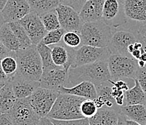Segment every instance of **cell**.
Here are the masks:
<instances>
[{
  "label": "cell",
  "mask_w": 146,
  "mask_h": 125,
  "mask_svg": "<svg viewBox=\"0 0 146 125\" xmlns=\"http://www.w3.org/2000/svg\"><path fill=\"white\" fill-rule=\"evenodd\" d=\"M111 80L107 60L71 67L68 70V80L66 88H71L82 82H90L96 87L108 82Z\"/></svg>",
  "instance_id": "6da1fadb"
},
{
  "label": "cell",
  "mask_w": 146,
  "mask_h": 125,
  "mask_svg": "<svg viewBox=\"0 0 146 125\" xmlns=\"http://www.w3.org/2000/svg\"><path fill=\"white\" fill-rule=\"evenodd\" d=\"M18 72L23 77L33 81H39L43 73V65L36 45L15 51Z\"/></svg>",
  "instance_id": "7a4b0ae2"
},
{
  "label": "cell",
  "mask_w": 146,
  "mask_h": 125,
  "mask_svg": "<svg viewBox=\"0 0 146 125\" xmlns=\"http://www.w3.org/2000/svg\"><path fill=\"white\" fill-rule=\"evenodd\" d=\"M85 99L74 95L60 93L47 117L63 121L84 119V117L81 112V104Z\"/></svg>",
  "instance_id": "3957f363"
},
{
  "label": "cell",
  "mask_w": 146,
  "mask_h": 125,
  "mask_svg": "<svg viewBox=\"0 0 146 125\" xmlns=\"http://www.w3.org/2000/svg\"><path fill=\"white\" fill-rule=\"evenodd\" d=\"M82 45L106 48L111 41L113 31L103 20L84 23L80 31Z\"/></svg>",
  "instance_id": "277c9868"
},
{
  "label": "cell",
  "mask_w": 146,
  "mask_h": 125,
  "mask_svg": "<svg viewBox=\"0 0 146 125\" xmlns=\"http://www.w3.org/2000/svg\"><path fill=\"white\" fill-rule=\"evenodd\" d=\"M111 80L136 79L139 66L137 60L133 57L111 54L108 60Z\"/></svg>",
  "instance_id": "5b68a950"
},
{
  "label": "cell",
  "mask_w": 146,
  "mask_h": 125,
  "mask_svg": "<svg viewBox=\"0 0 146 125\" xmlns=\"http://www.w3.org/2000/svg\"><path fill=\"white\" fill-rule=\"evenodd\" d=\"M102 20L112 28L113 32L118 30L129 31L121 0H105Z\"/></svg>",
  "instance_id": "8992f818"
},
{
  "label": "cell",
  "mask_w": 146,
  "mask_h": 125,
  "mask_svg": "<svg viewBox=\"0 0 146 125\" xmlns=\"http://www.w3.org/2000/svg\"><path fill=\"white\" fill-rule=\"evenodd\" d=\"M7 114L14 125L39 124L41 119L31 104L29 97L18 98Z\"/></svg>",
  "instance_id": "52a82bcc"
},
{
  "label": "cell",
  "mask_w": 146,
  "mask_h": 125,
  "mask_svg": "<svg viewBox=\"0 0 146 125\" xmlns=\"http://www.w3.org/2000/svg\"><path fill=\"white\" fill-rule=\"evenodd\" d=\"M129 31L137 32L146 23V0H121Z\"/></svg>",
  "instance_id": "ba28073f"
},
{
  "label": "cell",
  "mask_w": 146,
  "mask_h": 125,
  "mask_svg": "<svg viewBox=\"0 0 146 125\" xmlns=\"http://www.w3.org/2000/svg\"><path fill=\"white\" fill-rule=\"evenodd\" d=\"M60 92L39 87L29 96L31 104L41 119L47 117L58 98Z\"/></svg>",
  "instance_id": "9c48e42d"
},
{
  "label": "cell",
  "mask_w": 146,
  "mask_h": 125,
  "mask_svg": "<svg viewBox=\"0 0 146 125\" xmlns=\"http://www.w3.org/2000/svg\"><path fill=\"white\" fill-rule=\"evenodd\" d=\"M111 54V52L108 47L100 48L88 45H82L76 50L75 59L71 67L92 64L101 60L108 61Z\"/></svg>",
  "instance_id": "30bf717a"
},
{
  "label": "cell",
  "mask_w": 146,
  "mask_h": 125,
  "mask_svg": "<svg viewBox=\"0 0 146 125\" xmlns=\"http://www.w3.org/2000/svg\"><path fill=\"white\" fill-rule=\"evenodd\" d=\"M137 41H139V33L137 32L118 30L113 33L108 48H109L111 54L132 57L128 52V47L130 44H133Z\"/></svg>",
  "instance_id": "8fae6325"
},
{
  "label": "cell",
  "mask_w": 146,
  "mask_h": 125,
  "mask_svg": "<svg viewBox=\"0 0 146 125\" xmlns=\"http://www.w3.org/2000/svg\"><path fill=\"white\" fill-rule=\"evenodd\" d=\"M19 22L26 31L34 45L39 44L48 33L42 23L41 17L33 12H31Z\"/></svg>",
  "instance_id": "7c38bea8"
},
{
  "label": "cell",
  "mask_w": 146,
  "mask_h": 125,
  "mask_svg": "<svg viewBox=\"0 0 146 125\" xmlns=\"http://www.w3.org/2000/svg\"><path fill=\"white\" fill-rule=\"evenodd\" d=\"M58 15L61 27L66 32L75 31L80 33L81 29L84 25V22L79 12L71 8V7L60 5L55 9Z\"/></svg>",
  "instance_id": "4fadbf2b"
},
{
  "label": "cell",
  "mask_w": 146,
  "mask_h": 125,
  "mask_svg": "<svg viewBox=\"0 0 146 125\" xmlns=\"http://www.w3.org/2000/svg\"><path fill=\"white\" fill-rule=\"evenodd\" d=\"M68 80V72L58 67L53 69H43L39 82L42 88L58 91L61 87L67 86Z\"/></svg>",
  "instance_id": "5bb4252c"
},
{
  "label": "cell",
  "mask_w": 146,
  "mask_h": 125,
  "mask_svg": "<svg viewBox=\"0 0 146 125\" xmlns=\"http://www.w3.org/2000/svg\"><path fill=\"white\" fill-rule=\"evenodd\" d=\"M31 12L26 0H8L2 13L6 23L18 22Z\"/></svg>",
  "instance_id": "9a60e30c"
},
{
  "label": "cell",
  "mask_w": 146,
  "mask_h": 125,
  "mask_svg": "<svg viewBox=\"0 0 146 125\" xmlns=\"http://www.w3.org/2000/svg\"><path fill=\"white\" fill-rule=\"evenodd\" d=\"M51 48L52 60L55 65L68 72L74 64L76 49L67 46L62 41L58 44L52 45Z\"/></svg>",
  "instance_id": "2e32d148"
},
{
  "label": "cell",
  "mask_w": 146,
  "mask_h": 125,
  "mask_svg": "<svg viewBox=\"0 0 146 125\" xmlns=\"http://www.w3.org/2000/svg\"><path fill=\"white\" fill-rule=\"evenodd\" d=\"M10 80L17 98H28L40 87L39 81H33L26 79L18 72L10 78Z\"/></svg>",
  "instance_id": "e0dca14e"
},
{
  "label": "cell",
  "mask_w": 146,
  "mask_h": 125,
  "mask_svg": "<svg viewBox=\"0 0 146 125\" xmlns=\"http://www.w3.org/2000/svg\"><path fill=\"white\" fill-rule=\"evenodd\" d=\"M58 91L60 93L74 95L86 99L95 100L98 98L96 86L92 82L86 81L80 82L71 88L61 87Z\"/></svg>",
  "instance_id": "ac0fdd59"
},
{
  "label": "cell",
  "mask_w": 146,
  "mask_h": 125,
  "mask_svg": "<svg viewBox=\"0 0 146 125\" xmlns=\"http://www.w3.org/2000/svg\"><path fill=\"white\" fill-rule=\"evenodd\" d=\"M105 0H87L79 13L84 23L102 20Z\"/></svg>",
  "instance_id": "d6986e66"
},
{
  "label": "cell",
  "mask_w": 146,
  "mask_h": 125,
  "mask_svg": "<svg viewBox=\"0 0 146 125\" xmlns=\"http://www.w3.org/2000/svg\"><path fill=\"white\" fill-rule=\"evenodd\" d=\"M119 116V109L104 106L98 109L97 114L89 119V122L90 125H117Z\"/></svg>",
  "instance_id": "ffe728a7"
},
{
  "label": "cell",
  "mask_w": 146,
  "mask_h": 125,
  "mask_svg": "<svg viewBox=\"0 0 146 125\" xmlns=\"http://www.w3.org/2000/svg\"><path fill=\"white\" fill-rule=\"evenodd\" d=\"M119 112L127 119L140 124L146 125V105L136 104L119 106Z\"/></svg>",
  "instance_id": "44dd1931"
},
{
  "label": "cell",
  "mask_w": 146,
  "mask_h": 125,
  "mask_svg": "<svg viewBox=\"0 0 146 125\" xmlns=\"http://www.w3.org/2000/svg\"><path fill=\"white\" fill-rule=\"evenodd\" d=\"M17 99L10 80L0 89V111L2 114H7L16 102Z\"/></svg>",
  "instance_id": "7402d4cb"
},
{
  "label": "cell",
  "mask_w": 146,
  "mask_h": 125,
  "mask_svg": "<svg viewBox=\"0 0 146 125\" xmlns=\"http://www.w3.org/2000/svg\"><path fill=\"white\" fill-rule=\"evenodd\" d=\"M135 85L124 93V106L136 104L146 105V93L143 91L140 83L135 79Z\"/></svg>",
  "instance_id": "603a6c76"
},
{
  "label": "cell",
  "mask_w": 146,
  "mask_h": 125,
  "mask_svg": "<svg viewBox=\"0 0 146 125\" xmlns=\"http://www.w3.org/2000/svg\"><path fill=\"white\" fill-rule=\"evenodd\" d=\"M31 12L39 16H42L50 12L54 11L60 5V0H26Z\"/></svg>",
  "instance_id": "cb8c5ba5"
},
{
  "label": "cell",
  "mask_w": 146,
  "mask_h": 125,
  "mask_svg": "<svg viewBox=\"0 0 146 125\" xmlns=\"http://www.w3.org/2000/svg\"><path fill=\"white\" fill-rule=\"evenodd\" d=\"M0 41L10 51H17L21 49L19 41L8 23H5L0 28Z\"/></svg>",
  "instance_id": "d4e9b609"
},
{
  "label": "cell",
  "mask_w": 146,
  "mask_h": 125,
  "mask_svg": "<svg viewBox=\"0 0 146 125\" xmlns=\"http://www.w3.org/2000/svg\"><path fill=\"white\" fill-rule=\"evenodd\" d=\"M112 87L113 85L110 81L100 86L96 87L98 97L104 102L105 106L106 107L119 109V106H118L116 101L113 97Z\"/></svg>",
  "instance_id": "484cf974"
},
{
  "label": "cell",
  "mask_w": 146,
  "mask_h": 125,
  "mask_svg": "<svg viewBox=\"0 0 146 125\" xmlns=\"http://www.w3.org/2000/svg\"><path fill=\"white\" fill-rule=\"evenodd\" d=\"M9 24L19 41L20 45H21V49H25L32 45L33 43L28 35L27 32L19 21L9 23Z\"/></svg>",
  "instance_id": "4316f807"
},
{
  "label": "cell",
  "mask_w": 146,
  "mask_h": 125,
  "mask_svg": "<svg viewBox=\"0 0 146 125\" xmlns=\"http://www.w3.org/2000/svg\"><path fill=\"white\" fill-rule=\"evenodd\" d=\"M36 48L42 59L43 69H50L58 67L52 60L51 47L45 45L43 42L41 41L36 45Z\"/></svg>",
  "instance_id": "83f0119b"
},
{
  "label": "cell",
  "mask_w": 146,
  "mask_h": 125,
  "mask_svg": "<svg viewBox=\"0 0 146 125\" xmlns=\"http://www.w3.org/2000/svg\"><path fill=\"white\" fill-rule=\"evenodd\" d=\"M2 66L4 72L10 80L18 72V65L15 57V51L13 54L3 58L2 60Z\"/></svg>",
  "instance_id": "f1b7e54d"
},
{
  "label": "cell",
  "mask_w": 146,
  "mask_h": 125,
  "mask_svg": "<svg viewBox=\"0 0 146 125\" xmlns=\"http://www.w3.org/2000/svg\"><path fill=\"white\" fill-rule=\"evenodd\" d=\"M41 19L45 28L48 32L61 27L59 19H58V15L55 10L50 12L41 16Z\"/></svg>",
  "instance_id": "f546056e"
},
{
  "label": "cell",
  "mask_w": 146,
  "mask_h": 125,
  "mask_svg": "<svg viewBox=\"0 0 146 125\" xmlns=\"http://www.w3.org/2000/svg\"><path fill=\"white\" fill-rule=\"evenodd\" d=\"M62 42L70 48L77 49L82 45V37L79 33L75 31L66 32L63 35Z\"/></svg>",
  "instance_id": "4dcf8cb0"
},
{
  "label": "cell",
  "mask_w": 146,
  "mask_h": 125,
  "mask_svg": "<svg viewBox=\"0 0 146 125\" xmlns=\"http://www.w3.org/2000/svg\"><path fill=\"white\" fill-rule=\"evenodd\" d=\"M66 31L62 27L59 29H56L54 31H49L45 35L42 41L44 43L45 45L51 46L58 44L60 43L62 39H63V35L66 33Z\"/></svg>",
  "instance_id": "1f68e13d"
},
{
  "label": "cell",
  "mask_w": 146,
  "mask_h": 125,
  "mask_svg": "<svg viewBox=\"0 0 146 125\" xmlns=\"http://www.w3.org/2000/svg\"><path fill=\"white\" fill-rule=\"evenodd\" d=\"M98 111V108L94 100L85 99L81 104V112L84 118L90 119L94 116Z\"/></svg>",
  "instance_id": "d6a6232c"
},
{
  "label": "cell",
  "mask_w": 146,
  "mask_h": 125,
  "mask_svg": "<svg viewBox=\"0 0 146 125\" xmlns=\"http://www.w3.org/2000/svg\"><path fill=\"white\" fill-rule=\"evenodd\" d=\"M87 0H60V4L66 6L71 7L77 12L80 13L84 5H85Z\"/></svg>",
  "instance_id": "836d02e7"
},
{
  "label": "cell",
  "mask_w": 146,
  "mask_h": 125,
  "mask_svg": "<svg viewBox=\"0 0 146 125\" xmlns=\"http://www.w3.org/2000/svg\"><path fill=\"white\" fill-rule=\"evenodd\" d=\"M51 120L55 125H90L89 119L87 118L68 121L56 120V119H51Z\"/></svg>",
  "instance_id": "e575fe53"
},
{
  "label": "cell",
  "mask_w": 146,
  "mask_h": 125,
  "mask_svg": "<svg viewBox=\"0 0 146 125\" xmlns=\"http://www.w3.org/2000/svg\"><path fill=\"white\" fill-rule=\"evenodd\" d=\"M112 95L113 97L114 98L115 101H116V103L118 106H124V93L125 91L124 90H120L119 88H116L115 86L113 85L112 87Z\"/></svg>",
  "instance_id": "d590c367"
},
{
  "label": "cell",
  "mask_w": 146,
  "mask_h": 125,
  "mask_svg": "<svg viewBox=\"0 0 146 125\" xmlns=\"http://www.w3.org/2000/svg\"><path fill=\"white\" fill-rule=\"evenodd\" d=\"M136 79L138 80L142 89L146 93V68H139Z\"/></svg>",
  "instance_id": "8d00e7d4"
},
{
  "label": "cell",
  "mask_w": 146,
  "mask_h": 125,
  "mask_svg": "<svg viewBox=\"0 0 146 125\" xmlns=\"http://www.w3.org/2000/svg\"><path fill=\"white\" fill-rule=\"evenodd\" d=\"M110 82H111V84H112L113 86L119 88V89H120V90H124V91H127V90H128L129 89V88L128 83H127V82H125V81H124L122 79H121V80H115V81L111 80H110Z\"/></svg>",
  "instance_id": "74e56055"
},
{
  "label": "cell",
  "mask_w": 146,
  "mask_h": 125,
  "mask_svg": "<svg viewBox=\"0 0 146 125\" xmlns=\"http://www.w3.org/2000/svg\"><path fill=\"white\" fill-rule=\"evenodd\" d=\"M14 53V51H10V49L7 48L5 45H4L2 42L0 41V59H3V58L6 57L7 56L13 54Z\"/></svg>",
  "instance_id": "f35d334b"
},
{
  "label": "cell",
  "mask_w": 146,
  "mask_h": 125,
  "mask_svg": "<svg viewBox=\"0 0 146 125\" xmlns=\"http://www.w3.org/2000/svg\"><path fill=\"white\" fill-rule=\"evenodd\" d=\"M0 125H14L8 114H2L0 115Z\"/></svg>",
  "instance_id": "ab89813d"
},
{
  "label": "cell",
  "mask_w": 146,
  "mask_h": 125,
  "mask_svg": "<svg viewBox=\"0 0 146 125\" xmlns=\"http://www.w3.org/2000/svg\"><path fill=\"white\" fill-rule=\"evenodd\" d=\"M9 80V78L6 75L5 72H4L3 68L2 66V59H0V81H3V82H7Z\"/></svg>",
  "instance_id": "60d3db41"
},
{
  "label": "cell",
  "mask_w": 146,
  "mask_h": 125,
  "mask_svg": "<svg viewBox=\"0 0 146 125\" xmlns=\"http://www.w3.org/2000/svg\"><path fill=\"white\" fill-rule=\"evenodd\" d=\"M39 125H55L54 123L52 122L50 119H49L48 117H43L39 121Z\"/></svg>",
  "instance_id": "b9f144b4"
},
{
  "label": "cell",
  "mask_w": 146,
  "mask_h": 125,
  "mask_svg": "<svg viewBox=\"0 0 146 125\" xmlns=\"http://www.w3.org/2000/svg\"><path fill=\"white\" fill-rule=\"evenodd\" d=\"M141 54H142L141 49H135L131 55H132V56L134 58V59H135L136 60H139L140 59Z\"/></svg>",
  "instance_id": "7bdbcfd3"
},
{
  "label": "cell",
  "mask_w": 146,
  "mask_h": 125,
  "mask_svg": "<svg viewBox=\"0 0 146 125\" xmlns=\"http://www.w3.org/2000/svg\"><path fill=\"white\" fill-rule=\"evenodd\" d=\"M139 41L142 43V45H143L142 48L145 52H146V37H144V36L139 34Z\"/></svg>",
  "instance_id": "ee69618b"
},
{
  "label": "cell",
  "mask_w": 146,
  "mask_h": 125,
  "mask_svg": "<svg viewBox=\"0 0 146 125\" xmlns=\"http://www.w3.org/2000/svg\"><path fill=\"white\" fill-rule=\"evenodd\" d=\"M137 33L140 34V35H143L144 37H146V23L143 25V26L139 28V30L137 31Z\"/></svg>",
  "instance_id": "f6af8a7d"
},
{
  "label": "cell",
  "mask_w": 146,
  "mask_h": 125,
  "mask_svg": "<svg viewBox=\"0 0 146 125\" xmlns=\"http://www.w3.org/2000/svg\"><path fill=\"white\" fill-rule=\"evenodd\" d=\"M126 118L123 115L119 114V121H118L117 125H127V123H126Z\"/></svg>",
  "instance_id": "bcb514c9"
},
{
  "label": "cell",
  "mask_w": 146,
  "mask_h": 125,
  "mask_svg": "<svg viewBox=\"0 0 146 125\" xmlns=\"http://www.w3.org/2000/svg\"><path fill=\"white\" fill-rule=\"evenodd\" d=\"M134 47H135V49H141L143 45H142L141 42L137 41L134 43Z\"/></svg>",
  "instance_id": "7dc6e473"
},
{
  "label": "cell",
  "mask_w": 146,
  "mask_h": 125,
  "mask_svg": "<svg viewBox=\"0 0 146 125\" xmlns=\"http://www.w3.org/2000/svg\"><path fill=\"white\" fill-rule=\"evenodd\" d=\"M8 0H0V11L2 12Z\"/></svg>",
  "instance_id": "c3c4849f"
},
{
  "label": "cell",
  "mask_w": 146,
  "mask_h": 125,
  "mask_svg": "<svg viewBox=\"0 0 146 125\" xmlns=\"http://www.w3.org/2000/svg\"><path fill=\"white\" fill-rule=\"evenodd\" d=\"M5 23H6V22H5V18H4L3 15H2V12L0 11V28L2 27V26H3Z\"/></svg>",
  "instance_id": "681fc988"
},
{
  "label": "cell",
  "mask_w": 146,
  "mask_h": 125,
  "mask_svg": "<svg viewBox=\"0 0 146 125\" xmlns=\"http://www.w3.org/2000/svg\"><path fill=\"white\" fill-rule=\"evenodd\" d=\"M137 63H138V66H139V67L140 68L145 67L146 63L145 62H143V60H137Z\"/></svg>",
  "instance_id": "f907efd6"
},
{
  "label": "cell",
  "mask_w": 146,
  "mask_h": 125,
  "mask_svg": "<svg viewBox=\"0 0 146 125\" xmlns=\"http://www.w3.org/2000/svg\"><path fill=\"white\" fill-rule=\"evenodd\" d=\"M141 51H142V54H141V56H140V60H143V62H145L146 63V52H145V51H143V48H141Z\"/></svg>",
  "instance_id": "816d5d0a"
},
{
  "label": "cell",
  "mask_w": 146,
  "mask_h": 125,
  "mask_svg": "<svg viewBox=\"0 0 146 125\" xmlns=\"http://www.w3.org/2000/svg\"><path fill=\"white\" fill-rule=\"evenodd\" d=\"M126 123H127V125H142L140 124L137 123V122H133V121L129 120V119H127V120H126Z\"/></svg>",
  "instance_id": "f5cc1de1"
},
{
  "label": "cell",
  "mask_w": 146,
  "mask_h": 125,
  "mask_svg": "<svg viewBox=\"0 0 146 125\" xmlns=\"http://www.w3.org/2000/svg\"><path fill=\"white\" fill-rule=\"evenodd\" d=\"M135 50V47H134V43L133 44H130L128 47V52L130 54H132V53Z\"/></svg>",
  "instance_id": "db71d44e"
},
{
  "label": "cell",
  "mask_w": 146,
  "mask_h": 125,
  "mask_svg": "<svg viewBox=\"0 0 146 125\" xmlns=\"http://www.w3.org/2000/svg\"><path fill=\"white\" fill-rule=\"evenodd\" d=\"M5 83H6V82H3V81H0V89L2 88V87L4 86V85H5Z\"/></svg>",
  "instance_id": "11a10c76"
},
{
  "label": "cell",
  "mask_w": 146,
  "mask_h": 125,
  "mask_svg": "<svg viewBox=\"0 0 146 125\" xmlns=\"http://www.w3.org/2000/svg\"><path fill=\"white\" fill-rule=\"evenodd\" d=\"M1 114H2V113H1V111H0V115H1Z\"/></svg>",
  "instance_id": "9f6ffc18"
},
{
  "label": "cell",
  "mask_w": 146,
  "mask_h": 125,
  "mask_svg": "<svg viewBox=\"0 0 146 125\" xmlns=\"http://www.w3.org/2000/svg\"><path fill=\"white\" fill-rule=\"evenodd\" d=\"M34 125H39V124H34Z\"/></svg>",
  "instance_id": "6f0895ef"
},
{
  "label": "cell",
  "mask_w": 146,
  "mask_h": 125,
  "mask_svg": "<svg viewBox=\"0 0 146 125\" xmlns=\"http://www.w3.org/2000/svg\"><path fill=\"white\" fill-rule=\"evenodd\" d=\"M145 68H146V66H145Z\"/></svg>",
  "instance_id": "680465c9"
}]
</instances>
